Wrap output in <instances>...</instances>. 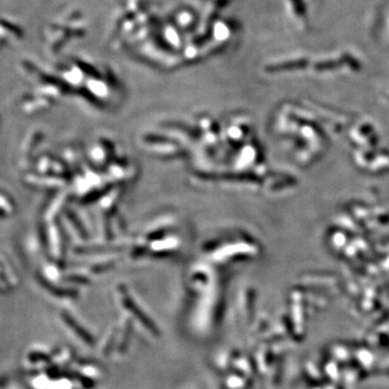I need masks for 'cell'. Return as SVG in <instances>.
<instances>
[]
</instances>
